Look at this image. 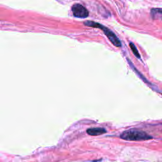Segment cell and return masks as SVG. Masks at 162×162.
Returning a JSON list of instances; mask_svg holds the SVG:
<instances>
[{
    "instance_id": "1",
    "label": "cell",
    "mask_w": 162,
    "mask_h": 162,
    "mask_svg": "<svg viewBox=\"0 0 162 162\" xmlns=\"http://www.w3.org/2000/svg\"><path fill=\"white\" fill-rule=\"evenodd\" d=\"M121 139L129 141H142L153 139V137L144 131L130 129L124 131L120 135Z\"/></svg>"
},
{
    "instance_id": "2",
    "label": "cell",
    "mask_w": 162,
    "mask_h": 162,
    "mask_svg": "<svg viewBox=\"0 0 162 162\" xmlns=\"http://www.w3.org/2000/svg\"><path fill=\"white\" fill-rule=\"evenodd\" d=\"M84 25L89 27H92L95 28H98V29H100L103 31L104 34L107 36V37L108 38V39L110 41V42L116 47H120L121 46V43L119 39L117 37V36L113 33V32L110 31L107 27H104V26L101 25V24L97 23L95 22L92 21H86L84 22Z\"/></svg>"
},
{
    "instance_id": "3",
    "label": "cell",
    "mask_w": 162,
    "mask_h": 162,
    "mask_svg": "<svg viewBox=\"0 0 162 162\" xmlns=\"http://www.w3.org/2000/svg\"><path fill=\"white\" fill-rule=\"evenodd\" d=\"M72 11L75 17L84 18L89 16V11L86 8L84 7L80 4H75L72 7Z\"/></svg>"
},
{
    "instance_id": "4",
    "label": "cell",
    "mask_w": 162,
    "mask_h": 162,
    "mask_svg": "<svg viewBox=\"0 0 162 162\" xmlns=\"http://www.w3.org/2000/svg\"><path fill=\"white\" fill-rule=\"evenodd\" d=\"M107 131L103 128H91L87 130V133L90 136H99L106 133Z\"/></svg>"
},
{
    "instance_id": "5",
    "label": "cell",
    "mask_w": 162,
    "mask_h": 162,
    "mask_svg": "<svg viewBox=\"0 0 162 162\" xmlns=\"http://www.w3.org/2000/svg\"><path fill=\"white\" fill-rule=\"evenodd\" d=\"M151 15L153 19L162 20V9H151Z\"/></svg>"
},
{
    "instance_id": "6",
    "label": "cell",
    "mask_w": 162,
    "mask_h": 162,
    "mask_svg": "<svg viewBox=\"0 0 162 162\" xmlns=\"http://www.w3.org/2000/svg\"><path fill=\"white\" fill-rule=\"evenodd\" d=\"M129 46H130V48H131L133 53L134 54V55L136 56V57L138 58H141V56H140V55L139 53V51H138V50H137V49L136 48V47L135 46L134 44L132 43H131L130 44H129Z\"/></svg>"
}]
</instances>
